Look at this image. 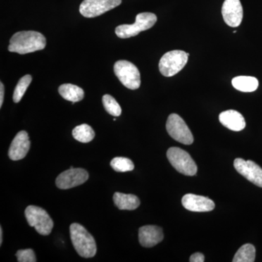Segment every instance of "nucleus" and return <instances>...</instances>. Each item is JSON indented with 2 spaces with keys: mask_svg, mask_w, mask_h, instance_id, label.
<instances>
[{
  "mask_svg": "<svg viewBox=\"0 0 262 262\" xmlns=\"http://www.w3.org/2000/svg\"><path fill=\"white\" fill-rule=\"evenodd\" d=\"M112 168L117 172L131 171L134 169V164L132 160L127 158L117 157L112 160L110 163Z\"/></svg>",
  "mask_w": 262,
  "mask_h": 262,
  "instance_id": "nucleus-23",
  "label": "nucleus"
},
{
  "mask_svg": "<svg viewBox=\"0 0 262 262\" xmlns=\"http://www.w3.org/2000/svg\"><path fill=\"white\" fill-rule=\"evenodd\" d=\"M157 20L158 19L154 13H139L136 15L135 23L118 26L115 29V33L117 37L122 39L135 37L141 32L151 28L156 23Z\"/></svg>",
  "mask_w": 262,
  "mask_h": 262,
  "instance_id": "nucleus-3",
  "label": "nucleus"
},
{
  "mask_svg": "<svg viewBox=\"0 0 262 262\" xmlns=\"http://www.w3.org/2000/svg\"><path fill=\"white\" fill-rule=\"evenodd\" d=\"M220 121L224 126L229 130L241 131L246 127V121L244 116L235 110H227L220 114Z\"/></svg>",
  "mask_w": 262,
  "mask_h": 262,
  "instance_id": "nucleus-16",
  "label": "nucleus"
},
{
  "mask_svg": "<svg viewBox=\"0 0 262 262\" xmlns=\"http://www.w3.org/2000/svg\"><path fill=\"white\" fill-rule=\"evenodd\" d=\"M89 178V173L82 168H70L57 177V187L61 189H69L84 184Z\"/></svg>",
  "mask_w": 262,
  "mask_h": 262,
  "instance_id": "nucleus-10",
  "label": "nucleus"
},
{
  "mask_svg": "<svg viewBox=\"0 0 262 262\" xmlns=\"http://www.w3.org/2000/svg\"><path fill=\"white\" fill-rule=\"evenodd\" d=\"M234 167L239 174L255 185L262 188V168L251 160H234Z\"/></svg>",
  "mask_w": 262,
  "mask_h": 262,
  "instance_id": "nucleus-11",
  "label": "nucleus"
},
{
  "mask_svg": "<svg viewBox=\"0 0 262 262\" xmlns=\"http://www.w3.org/2000/svg\"><path fill=\"white\" fill-rule=\"evenodd\" d=\"M256 258V248L252 244H245L234 255L233 262H253Z\"/></svg>",
  "mask_w": 262,
  "mask_h": 262,
  "instance_id": "nucleus-20",
  "label": "nucleus"
},
{
  "mask_svg": "<svg viewBox=\"0 0 262 262\" xmlns=\"http://www.w3.org/2000/svg\"><path fill=\"white\" fill-rule=\"evenodd\" d=\"M58 92L64 99L73 103L82 101L84 96L83 90L72 84H61Z\"/></svg>",
  "mask_w": 262,
  "mask_h": 262,
  "instance_id": "nucleus-18",
  "label": "nucleus"
},
{
  "mask_svg": "<svg viewBox=\"0 0 262 262\" xmlns=\"http://www.w3.org/2000/svg\"><path fill=\"white\" fill-rule=\"evenodd\" d=\"M224 20L231 27L241 25L244 18V9L239 0H225L222 8Z\"/></svg>",
  "mask_w": 262,
  "mask_h": 262,
  "instance_id": "nucleus-12",
  "label": "nucleus"
},
{
  "mask_svg": "<svg viewBox=\"0 0 262 262\" xmlns=\"http://www.w3.org/2000/svg\"><path fill=\"white\" fill-rule=\"evenodd\" d=\"M205 261V256L203 253H195L192 254L189 258V261L191 262H203Z\"/></svg>",
  "mask_w": 262,
  "mask_h": 262,
  "instance_id": "nucleus-26",
  "label": "nucleus"
},
{
  "mask_svg": "<svg viewBox=\"0 0 262 262\" xmlns=\"http://www.w3.org/2000/svg\"><path fill=\"white\" fill-rule=\"evenodd\" d=\"M31 143L27 131H20L10 144L8 155L12 160H20L25 158L30 149Z\"/></svg>",
  "mask_w": 262,
  "mask_h": 262,
  "instance_id": "nucleus-14",
  "label": "nucleus"
},
{
  "mask_svg": "<svg viewBox=\"0 0 262 262\" xmlns=\"http://www.w3.org/2000/svg\"><path fill=\"white\" fill-rule=\"evenodd\" d=\"M114 71L118 80L127 89L136 90L141 85L140 72L134 63L121 60L114 66Z\"/></svg>",
  "mask_w": 262,
  "mask_h": 262,
  "instance_id": "nucleus-6",
  "label": "nucleus"
},
{
  "mask_svg": "<svg viewBox=\"0 0 262 262\" xmlns=\"http://www.w3.org/2000/svg\"><path fill=\"white\" fill-rule=\"evenodd\" d=\"M163 229L158 226H144L139 229V242L144 247H153L160 244L163 241Z\"/></svg>",
  "mask_w": 262,
  "mask_h": 262,
  "instance_id": "nucleus-15",
  "label": "nucleus"
},
{
  "mask_svg": "<svg viewBox=\"0 0 262 262\" xmlns=\"http://www.w3.org/2000/svg\"><path fill=\"white\" fill-rule=\"evenodd\" d=\"M26 218L31 227H34L38 233L46 236L51 234L53 222L46 211L40 207L29 206L25 211Z\"/></svg>",
  "mask_w": 262,
  "mask_h": 262,
  "instance_id": "nucleus-7",
  "label": "nucleus"
},
{
  "mask_svg": "<svg viewBox=\"0 0 262 262\" xmlns=\"http://www.w3.org/2000/svg\"><path fill=\"white\" fill-rule=\"evenodd\" d=\"M3 228L2 227H0V245H2L3 244Z\"/></svg>",
  "mask_w": 262,
  "mask_h": 262,
  "instance_id": "nucleus-28",
  "label": "nucleus"
},
{
  "mask_svg": "<svg viewBox=\"0 0 262 262\" xmlns=\"http://www.w3.org/2000/svg\"><path fill=\"white\" fill-rule=\"evenodd\" d=\"M183 206L188 211L208 212L215 208L214 202L206 196L187 194L182 198Z\"/></svg>",
  "mask_w": 262,
  "mask_h": 262,
  "instance_id": "nucleus-13",
  "label": "nucleus"
},
{
  "mask_svg": "<svg viewBox=\"0 0 262 262\" xmlns=\"http://www.w3.org/2000/svg\"><path fill=\"white\" fill-rule=\"evenodd\" d=\"M70 236L72 244L80 256L94 257L97 251L96 241L84 227L80 224H72L70 226Z\"/></svg>",
  "mask_w": 262,
  "mask_h": 262,
  "instance_id": "nucleus-2",
  "label": "nucleus"
},
{
  "mask_svg": "<svg viewBox=\"0 0 262 262\" xmlns=\"http://www.w3.org/2000/svg\"><path fill=\"white\" fill-rule=\"evenodd\" d=\"M189 53L183 51H172L165 53L159 63V70L162 75L170 77L177 75L185 67Z\"/></svg>",
  "mask_w": 262,
  "mask_h": 262,
  "instance_id": "nucleus-4",
  "label": "nucleus"
},
{
  "mask_svg": "<svg viewBox=\"0 0 262 262\" xmlns=\"http://www.w3.org/2000/svg\"><path fill=\"white\" fill-rule=\"evenodd\" d=\"M32 80V76L29 75L24 76L20 79L13 93V101L15 103H18L21 100Z\"/></svg>",
  "mask_w": 262,
  "mask_h": 262,
  "instance_id": "nucleus-22",
  "label": "nucleus"
},
{
  "mask_svg": "<svg viewBox=\"0 0 262 262\" xmlns=\"http://www.w3.org/2000/svg\"><path fill=\"white\" fill-rule=\"evenodd\" d=\"M17 259L19 262H35L37 261L35 253L32 249L19 250L15 253Z\"/></svg>",
  "mask_w": 262,
  "mask_h": 262,
  "instance_id": "nucleus-25",
  "label": "nucleus"
},
{
  "mask_svg": "<svg viewBox=\"0 0 262 262\" xmlns=\"http://www.w3.org/2000/svg\"><path fill=\"white\" fill-rule=\"evenodd\" d=\"M114 203L120 210L133 211L140 206V201L134 194L115 192L113 196Z\"/></svg>",
  "mask_w": 262,
  "mask_h": 262,
  "instance_id": "nucleus-17",
  "label": "nucleus"
},
{
  "mask_svg": "<svg viewBox=\"0 0 262 262\" xmlns=\"http://www.w3.org/2000/svg\"><path fill=\"white\" fill-rule=\"evenodd\" d=\"M167 158L177 171L185 176L195 175L198 167L192 157L179 147H170L167 151Z\"/></svg>",
  "mask_w": 262,
  "mask_h": 262,
  "instance_id": "nucleus-5",
  "label": "nucleus"
},
{
  "mask_svg": "<svg viewBox=\"0 0 262 262\" xmlns=\"http://www.w3.org/2000/svg\"><path fill=\"white\" fill-rule=\"evenodd\" d=\"M122 3V0H84L80 12L85 18H94L114 9Z\"/></svg>",
  "mask_w": 262,
  "mask_h": 262,
  "instance_id": "nucleus-9",
  "label": "nucleus"
},
{
  "mask_svg": "<svg viewBox=\"0 0 262 262\" xmlns=\"http://www.w3.org/2000/svg\"><path fill=\"white\" fill-rule=\"evenodd\" d=\"M46 46V37L41 33L34 31H24L13 34L10 40L8 51L24 55L41 51Z\"/></svg>",
  "mask_w": 262,
  "mask_h": 262,
  "instance_id": "nucleus-1",
  "label": "nucleus"
},
{
  "mask_svg": "<svg viewBox=\"0 0 262 262\" xmlns=\"http://www.w3.org/2000/svg\"><path fill=\"white\" fill-rule=\"evenodd\" d=\"M232 84L234 89L241 92H253L258 87V81L256 77L250 76H238L232 79Z\"/></svg>",
  "mask_w": 262,
  "mask_h": 262,
  "instance_id": "nucleus-19",
  "label": "nucleus"
},
{
  "mask_svg": "<svg viewBox=\"0 0 262 262\" xmlns=\"http://www.w3.org/2000/svg\"><path fill=\"white\" fill-rule=\"evenodd\" d=\"M102 101L103 106L108 114L115 117L120 116L122 113L121 107L113 96L108 94L104 95L103 96Z\"/></svg>",
  "mask_w": 262,
  "mask_h": 262,
  "instance_id": "nucleus-24",
  "label": "nucleus"
},
{
  "mask_svg": "<svg viewBox=\"0 0 262 262\" xmlns=\"http://www.w3.org/2000/svg\"><path fill=\"white\" fill-rule=\"evenodd\" d=\"M72 136L76 140L81 143H89L95 137L94 129L87 124H82L72 130Z\"/></svg>",
  "mask_w": 262,
  "mask_h": 262,
  "instance_id": "nucleus-21",
  "label": "nucleus"
},
{
  "mask_svg": "<svg viewBox=\"0 0 262 262\" xmlns=\"http://www.w3.org/2000/svg\"><path fill=\"white\" fill-rule=\"evenodd\" d=\"M5 88L3 82H0V107L3 106V101H4Z\"/></svg>",
  "mask_w": 262,
  "mask_h": 262,
  "instance_id": "nucleus-27",
  "label": "nucleus"
},
{
  "mask_svg": "<svg viewBox=\"0 0 262 262\" xmlns=\"http://www.w3.org/2000/svg\"><path fill=\"white\" fill-rule=\"evenodd\" d=\"M166 129L170 137L182 144L189 145L194 141L190 129L182 117L177 114L169 115L166 122Z\"/></svg>",
  "mask_w": 262,
  "mask_h": 262,
  "instance_id": "nucleus-8",
  "label": "nucleus"
}]
</instances>
